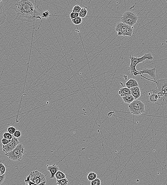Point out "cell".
<instances>
[{"instance_id": "1", "label": "cell", "mask_w": 167, "mask_h": 185, "mask_svg": "<svg viewBox=\"0 0 167 185\" xmlns=\"http://www.w3.org/2000/svg\"><path fill=\"white\" fill-rule=\"evenodd\" d=\"M13 7L16 13L15 20L16 19L22 22H33L39 19L42 23L41 14L37 10L35 4L33 1L18 0Z\"/></svg>"}, {"instance_id": "2", "label": "cell", "mask_w": 167, "mask_h": 185, "mask_svg": "<svg viewBox=\"0 0 167 185\" xmlns=\"http://www.w3.org/2000/svg\"><path fill=\"white\" fill-rule=\"evenodd\" d=\"M156 86L152 90V93L159 97L157 104H164L167 103V78H161L156 81Z\"/></svg>"}, {"instance_id": "3", "label": "cell", "mask_w": 167, "mask_h": 185, "mask_svg": "<svg viewBox=\"0 0 167 185\" xmlns=\"http://www.w3.org/2000/svg\"><path fill=\"white\" fill-rule=\"evenodd\" d=\"M129 58L130 60L131 63L129 67V70L131 75L132 76L133 75L134 72H137L136 67L139 63L145 61L146 59L149 60H152L153 59V56L150 53H145L143 56L140 58L135 57L132 55H130Z\"/></svg>"}, {"instance_id": "4", "label": "cell", "mask_w": 167, "mask_h": 185, "mask_svg": "<svg viewBox=\"0 0 167 185\" xmlns=\"http://www.w3.org/2000/svg\"><path fill=\"white\" fill-rule=\"evenodd\" d=\"M25 149L23 145L20 143L12 151L6 154V155L12 160L20 161L23 158V155L25 153Z\"/></svg>"}, {"instance_id": "5", "label": "cell", "mask_w": 167, "mask_h": 185, "mask_svg": "<svg viewBox=\"0 0 167 185\" xmlns=\"http://www.w3.org/2000/svg\"><path fill=\"white\" fill-rule=\"evenodd\" d=\"M131 114L136 115H142L145 112V105L142 101L135 100L128 106Z\"/></svg>"}, {"instance_id": "6", "label": "cell", "mask_w": 167, "mask_h": 185, "mask_svg": "<svg viewBox=\"0 0 167 185\" xmlns=\"http://www.w3.org/2000/svg\"><path fill=\"white\" fill-rule=\"evenodd\" d=\"M133 27L121 22H118L115 28V30L117 32L118 35L123 37H131L133 32Z\"/></svg>"}, {"instance_id": "7", "label": "cell", "mask_w": 167, "mask_h": 185, "mask_svg": "<svg viewBox=\"0 0 167 185\" xmlns=\"http://www.w3.org/2000/svg\"><path fill=\"white\" fill-rule=\"evenodd\" d=\"M138 19L137 15L131 11H127L124 13L121 18V22L133 27L136 24Z\"/></svg>"}, {"instance_id": "8", "label": "cell", "mask_w": 167, "mask_h": 185, "mask_svg": "<svg viewBox=\"0 0 167 185\" xmlns=\"http://www.w3.org/2000/svg\"><path fill=\"white\" fill-rule=\"evenodd\" d=\"M30 175V180L35 184L40 185L46 181L45 175L38 170L32 171Z\"/></svg>"}, {"instance_id": "9", "label": "cell", "mask_w": 167, "mask_h": 185, "mask_svg": "<svg viewBox=\"0 0 167 185\" xmlns=\"http://www.w3.org/2000/svg\"><path fill=\"white\" fill-rule=\"evenodd\" d=\"M20 143L18 138H15L14 136L13 137V139L10 142L5 145H3L2 147L3 152L6 154L10 152L16 148V146Z\"/></svg>"}, {"instance_id": "10", "label": "cell", "mask_w": 167, "mask_h": 185, "mask_svg": "<svg viewBox=\"0 0 167 185\" xmlns=\"http://www.w3.org/2000/svg\"><path fill=\"white\" fill-rule=\"evenodd\" d=\"M156 68H153L151 69H149L148 68H144L142 70L140 71H138V73H139V74L140 76H142L145 79L151 81L152 80L149 79L148 78H146L144 76H143L142 74H147L149 75L150 77H151L152 78H153L154 80H155L156 76Z\"/></svg>"}, {"instance_id": "11", "label": "cell", "mask_w": 167, "mask_h": 185, "mask_svg": "<svg viewBox=\"0 0 167 185\" xmlns=\"http://www.w3.org/2000/svg\"><path fill=\"white\" fill-rule=\"evenodd\" d=\"M47 170L49 171L51 175L50 178L51 179L54 178L56 173L59 170V167L55 164H53L51 166L47 165Z\"/></svg>"}, {"instance_id": "12", "label": "cell", "mask_w": 167, "mask_h": 185, "mask_svg": "<svg viewBox=\"0 0 167 185\" xmlns=\"http://www.w3.org/2000/svg\"><path fill=\"white\" fill-rule=\"evenodd\" d=\"M131 95L134 97L135 100H137L141 96V92L139 87H135L130 89Z\"/></svg>"}, {"instance_id": "13", "label": "cell", "mask_w": 167, "mask_h": 185, "mask_svg": "<svg viewBox=\"0 0 167 185\" xmlns=\"http://www.w3.org/2000/svg\"><path fill=\"white\" fill-rule=\"evenodd\" d=\"M118 94L121 97L131 95L130 90L127 87L121 88L119 90Z\"/></svg>"}, {"instance_id": "14", "label": "cell", "mask_w": 167, "mask_h": 185, "mask_svg": "<svg viewBox=\"0 0 167 185\" xmlns=\"http://www.w3.org/2000/svg\"><path fill=\"white\" fill-rule=\"evenodd\" d=\"M125 84L126 87L129 89L134 87L139 86L137 81L136 80L133 78H131L129 79L125 83Z\"/></svg>"}, {"instance_id": "15", "label": "cell", "mask_w": 167, "mask_h": 185, "mask_svg": "<svg viewBox=\"0 0 167 185\" xmlns=\"http://www.w3.org/2000/svg\"><path fill=\"white\" fill-rule=\"evenodd\" d=\"M122 98L124 102L128 104H130L135 100L134 97L132 96V95L124 96L122 97Z\"/></svg>"}, {"instance_id": "16", "label": "cell", "mask_w": 167, "mask_h": 185, "mask_svg": "<svg viewBox=\"0 0 167 185\" xmlns=\"http://www.w3.org/2000/svg\"><path fill=\"white\" fill-rule=\"evenodd\" d=\"M25 185H45L46 181L42 183H41L40 185L35 184V183L32 182L30 180V175L29 174V176L27 177L25 179Z\"/></svg>"}, {"instance_id": "17", "label": "cell", "mask_w": 167, "mask_h": 185, "mask_svg": "<svg viewBox=\"0 0 167 185\" xmlns=\"http://www.w3.org/2000/svg\"><path fill=\"white\" fill-rule=\"evenodd\" d=\"M55 177L57 180H60L66 178V176L65 173L59 170L55 175Z\"/></svg>"}, {"instance_id": "18", "label": "cell", "mask_w": 167, "mask_h": 185, "mask_svg": "<svg viewBox=\"0 0 167 185\" xmlns=\"http://www.w3.org/2000/svg\"><path fill=\"white\" fill-rule=\"evenodd\" d=\"M87 7H85L83 8H82L81 12L79 13V16L82 18H84L86 16L87 14Z\"/></svg>"}, {"instance_id": "19", "label": "cell", "mask_w": 167, "mask_h": 185, "mask_svg": "<svg viewBox=\"0 0 167 185\" xmlns=\"http://www.w3.org/2000/svg\"><path fill=\"white\" fill-rule=\"evenodd\" d=\"M97 174L96 173L94 172H90L87 176V178L88 180L92 181L97 178Z\"/></svg>"}, {"instance_id": "20", "label": "cell", "mask_w": 167, "mask_h": 185, "mask_svg": "<svg viewBox=\"0 0 167 185\" xmlns=\"http://www.w3.org/2000/svg\"><path fill=\"white\" fill-rule=\"evenodd\" d=\"M149 99L150 102L156 103L158 100L159 97L157 94L152 93L150 96L149 97Z\"/></svg>"}, {"instance_id": "21", "label": "cell", "mask_w": 167, "mask_h": 185, "mask_svg": "<svg viewBox=\"0 0 167 185\" xmlns=\"http://www.w3.org/2000/svg\"><path fill=\"white\" fill-rule=\"evenodd\" d=\"M68 180L66 178L56 180V184L57 185H68Z\"/></svg>"}, {"instance_id": "22", "label": "cell", "mask_w": 167, "mask_h": 185, "mask_svg": "<svg viewBox=\"0 0 167 185\" xmlns=\"http://www.w3.org/2000/svg\"><path fill=\"white\" fill-rule=\"evenodd\" d=\"M73 24L76 25H78L80 24L82 22V19L80 17H78L72 20Z\"/></svg>"}, {"instance_id": "23", "label": "cell", "mask_w": 167, "mask_h": 185, "mask_svg": "<svg viewBox=\"0 0 167 185\" xmlns=\"http://www.w3.org/2000/svg\"><path fill=\"white\" fill-rule=\"evenodd\" d=\"M6 172V167L4 164L2 163H0V176H2L5 174Z\"/></svg>"}, {"instance_id": "24", "label": "cell", "mask_w": 167, "mask_h": 185, "mask_svg": "<svg viewBox=\"0 0 167 185\" xmlns=\"http://www.w3.org/2000/svg\"><path fill=\"white\" fill-rule=\"evenodd\" d=\"M101 184V180L98 178L91 181V185H100Z\"/></svg>"}, {"instance_id": "25", "label": "cell", "mask_w": 167, "mask_h": 185, "mask_svg": "<svg viewBox=\"0 0 167 185\" xmlns=\"http://www.w3.org/2000/svg\"><path fill=\"white\" fill-rule=\"evenodd\" d=\"M7 130L8 133L12 135L14 134L16 131L15 127H14V126H10L8 127L7 129Z\"/></svg>"}, {"instance_id": "26", "label": "cell", "mask_w": 167, "mask_h": 185, "mask_svg": "<svg viewBox=\"0 0 167 185\" xmlns=\"http://www.w3.org/2000/svg\"><path fill=\"white\" fill-rule=\"evenodd\" d=\"M82 8L80 6L78 5H76L72 9V12H74L79 13L81 10Z\"/></svg>"}, {"instance_id": "27", "label": "cell", "mask_w": 167, "mask_h": 185, "mask_svg": "<svg viewBox=\"0 0 167 185\" xmlns=\"http://www.w3.org/2000/svg\"><path fill=\"white\" fill-rule=\"evenodd\" d=\"M3 137L4 138L9 140H12L13 138V135L8 132H5L3 134Z\"/></svg>"}, {"instance_id": "28", "label": "cell", "mask_w": 167, "mask_h": 185, "mask_svg": "<svg viewBox=\"0 0 167 185\" xmlns=\"http://www.w3.org/2000/svg\"><path fill=\"white\" fill-rule=\"evenodd\" d=\"M69 16H70V18L72 20L73 19H74L76 18H77V17H78L79 16V13L72 12L70 14Z\"/></svg>"}, {"instance_id": "29", "label": "cell", "mask_w": 167, "mask_h": 185, "mask_svg": "<svg viewBox=\"0 0 167 185\" xmlns=\"http://www.w3.org/2000/svg\"><path fill=\"white\" fill-rule=\"evenodd\" d=\"M50 16V12L48 11H45L42 13L41 17L43 18L46 19Z\"/></svg>"}, {"instance_id": "30", "label": "cell", "mask_w": 167, "mask_h": 185, "mask_svg": "<svg viewBox=\"0 0 167 185\" xmlns=\"http://www.w3.org/2000/svg\"><path fill=\"white\" fill-rule=\"evenodd\" d=\"M22 133L19 130H16L13 135L16 138H20L22 136Z\"/></svg>"}, {"instance_id": "31", "label": "cell", "mask_w": 167, "mask_h": 185, "mask_svg": "<svg viewBox=\"0 0 167 185\" xmlns=\"http://www.w3.org/2000/svg\"><path fill=\"white\" fill-rule=\"evenodd\" d=\"M11 140H12L8 139L3 138L1 140V143L3 145H6L7 144H8L10 142Z\"/></svg>"}, {"instance_id": "32", "label": "cell", "mask_w": 167, "mask_h": 185, "mask_svg": "<svg viewBox=\"0 0 167 185\" xmlns=\"http://www.w3.org/2000/svg\"><path fill=\"white\" fill-rule=\"evenodd\" d=\"M5 178H6V174H5L2 175V176H0V185H1V184L4 182Z\"/></svg>"}, {"instance_id": "33", "label": "cell", "mask_w": 167, "mask_h": 185, "mask_svg": "<svg viewBox=\"0 0 167 185\" xmlns=\"http://www.w3.org/2000/svg\"><path fill=\"white\" fill-rule=\"evenodd\" d=\"M166 1H167V0Z\"/></svg>"}]
</instances>
